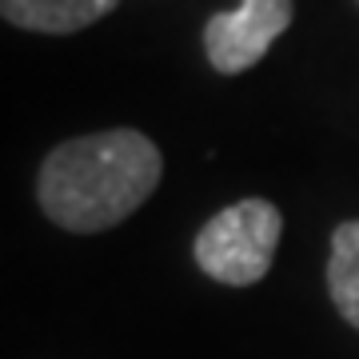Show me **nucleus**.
I'll use <instances>...</instances> for the list:
<instances>
[{
	"label": "nucleus",
	"mask_w": 359,
	"mask_h": 359,
	"mask_svg": "<svg viewBox=\"0 0 359 359\" xmlns=\"http://www.w3.org/2000/svg\"><path fill=\"white\" fill-rule=\"evenodd\" d=\"M280 231L283 216L268 200L228 204L196 236V264L228 287H252L268 276Z\"/></svg>",
	"instance_id": "2"
},
{
	"label": "nucleus",
	"mask_w": 359,
	"mask_h": 359,
	"mask_svg": "<svg viewBox=\"0 0 359 359\" xmlns=\"http://www.w3.org/2000/svg\"><path fill=\"white\" fill-rule=\"evenodd\" d=\"M164 176V156L144 132L112 128L65 140L40 164L36 200L65 231H108L136 212Z\"/></svg>",
	"instance_id": "1"
},
{
	"label": "nucleus",
	"mask_w": 359,
	"mask_h": 359,
	"mask_svg": "<svg viewBox=\"0 0 359 359\" xmlns=\"http://www.w3.org/2000/svg\"><path fill=\"white\" fill-rule=\"evenodd\" d=\"M116 4L120 0H0V13L16 28L65 36V32H80L104 20Z\"/></svg>",
	"instance_id": "4"
},
{
	"label": "nucleus",
	"mask_w": 359,
	"mask_h": 359,
	"mask_svg": "<svg viewBox=\"0 0 359 359\" xmlns=\"http://www.w3.org/2000/svg\"><path fill=\"white\" fill-rule=\"evenodd\" d=\"M327 295L335 311L359 332V219L339 224L327 256Z\"/></svg>",
	"instance_id": "5"
},
{
	"label": "nucleus",
	"mask_w": 359,
	"mask_h": 359,
	"mask_svg": "<svg viewBox=\"0 0 359 359\" xmlns=\"http://www.w3.org/2000/svg\"><path fill=\"white\" fill-rule=\"evenodd\" d=\"M292 13H295L292 0H240V8L208 16L204 25L208 65L224 72V76L248 72L287 32Z\"/></svg>",
	"instance_id": "3"
}]
</instances>
